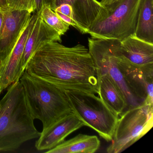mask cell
I'll return each instance as SVG.
<instances>
[{
	"instance_id": "cell-2",
	"label": "cell",
	"mask_w": 153,
	"mask_h": 153,
	"mask_svg": "<svg viewBox=\"0 0 153 153\" xmlns=\"http://www.w3.org/2000/svg\"><path fill=\"white\" fill-rule=\"evenodd\" d=\"M20 80L0 101V151H13L41 135L34 125Z\"/></svg>"
},
{
	"instance_id": "cell-19",
	"label": "cell",
	"mask_w": 153,
	"mask_h": 153,
	"mask_svg": "<svg viewBox=\"0 0 153 153\" xmlns=\"http://www.w3.org/2000/svg\"><path fill=\"white\" fill-rule=\"evenodd\" d=\"M9 10H22L33 14L36 11L35 0H7Z\"/></svg>"
},
{
	"instance_id": "cell-12",
	"label": "cell",
	"mask_w": 153,
	"mask_h": 153,
	"mask_svg": "<svg viewBox=\"0 0 153 153\" xmlns=\"http://www.w3.org/2000/svg\"><path fill=\"white\" fill-rule=\"evenodd\" d=\"M120 52L123 59L132 66L153 69V43L139 39L134 35L120 42Z\"/></svg>"
},
{
	"instance_id": "cell-16",
	"label": "cell",
	"mask_w": 153,
	"mask_h": 153,
	"mask_svg": "<svg viewBox=\"0 0 153 153\" xmlns=\"http://www.w3.org/2000/svg\"><path fill=\"white\" fill-rule=\"evenodd\" d=\"M100 146V141L96 136L79 134L74 137L47 150L49 153H94Z\"/></svg>"
},
{
	"instance_id": "cell-3",
	"label": "cell",
	"mask_w": 153,
	"mask_h": 153,
	"mask_svg": "<svg viewBox=\"0 0 153 153\" xmlns=\"http://www.w3.org/2000/svg\"><path fill=\"white\" fill-rule=\"evenodd\" d=\"M19 80L32 116L41 121L43 130L72 112L64 90L26 71Z\"/></svg>"
},
{
	"instance_id": "cell-13",
	"label": "cell",
	"mask_w": 153,
	"mask_h": 153,
	"mask_svg": "<svg viewBox=\"0 0 153 153\" xmlns=\"http://www.w3.org/2000/svg\"><path fill=\"white\" fill-rule=\"evenodd\" d=\"M61 36L38 16L27 39L22 59V67L25 71L30 59L44 45L50 42H62Z\"/></svg>"
},
{
	"instance_id": "cell-22",
	"label": "cell",
	"mask_w": 153,
	"mask_h": 153,
	"mask_svg": "<svg viewBox=\"0 0 153 153\" xmlns=\"http://www.w3.org/2000/svg\"><path fill=\"white\" fill-rule=\"evenodd\" d=\"M9 10L7 0H0V11H5Z\"/></svg>"
},
{
	"instance_id": "cell-5",
	"label": "cell",
	"mask_w": 153,
	"mask_h": 153,
	"mask_svg": "<svg viewBox=\"0 0 153 153\" xmlns=\"http://www.w3.org/2000/svg\"><path fill=\"white\" fill-rule=\"evenodd\" d=\"M140 0H117L105 6V13L88 29L94 39L122 41L134 35Z\"/></svg>"
},
{
	"instance_id": "cell-20",
	"label": "cell",
	"mask_w": 153,
	"mask_h": 153,
	"mask_svg": "<svg viewBox=\"0 0 153 153\" xmlns=\"http://www.w3.org/2000/svg\"><path fill=\"white\" fill-rule=\"evenodd\" d=\"M55 0H35V1L36 11L38 15L41 13L44 7H50L53 10L55 9Z\"/></svg>"
},
{
	"instance_id": "cell-6",
	"label": "cell",
	"mask_w": 153,
	"mask_h": 153,
	"mask_svg": "<svg viewBox=\"0 0 153 153\" xmlns=\"http://www.w3.org/2000/svg\"><path fill=\"white\" fill-rule=\"evenodd\" d=\"M120 45V41L117 39L88 38V50L96 70L97 76L106 75L114 80L123 94L128 109L143 102L131 92L118 66Z\"/></svg>"
},
{
	"instance_id": "cell-9",
	"label": "cell",
	"mask_w": 153,
	"mask_h": 153,
	"mask_svg": "<svg viewBox=\"0 0 153 153\" xmlns=\"http://www.w3.org/2000/svg\"><path fill=\"white\" fill-rule=\"evenodd\" d=\"M33 14L9 57L0 66V94L19 80L25 72L22 67V57L27 41L39 16L36 12Z\"/></svg>"
},
{
	"instance_id": "cell-8",
	"label": "cell",
	"mask_w": 153,
	"mask_h": 153,
	"mask_svg": "<svg viewBox=\"0 0 153 153\" xmlns=\"http://www.w3.org/2000/svg\"><path fill=\"white\" fill-rule=\"evenodd\" d=\"M32 14L22 10L9 9L4 11V23L0 34V66L9 57Z\"/></svg>"
},
{
	"instance_id": "cell-17",
	"label": "cell",
	"mask_w": 153,
	"mask_h": 153,
	"mask_svg": "<svg viewBox=\"0 0 153 153\" xmlns=\"http://www.w3.org/2000/svg\"><path fill=\"white\" fill-rule=\"evenodd\" d=\"M134 35L153 43V0H140Z\"/></svg>"
},
{
	"instance_id": "cell-1",
	"label": "cell",
	"mask_w": 153,
	"mask_h": 153,
	"mask_svg": "<svg viewBox=\"0 0 153 153\" xmlns=\"http://www.w3.org/2000/svg\"><path fill=\"white\" fill-rule=\"evenodd\" d=\"M25 71L62 90L99 93L94 62L81 44L69 47L59 42L47 43L32 56Z\"/></svg>"
},
{
	"instance_id": "cell-15",
	"label": "cell",
	"mask_w": 153,
	"mask_h": 153,
	"mask_svg": "<svg viewBox=\"0 0 153 153\" xmlns=\"http://www.w3.org/2000/svg\"><path fill=\"white\" fill-rule=\"evenodd\" d=\"M99 97L118 116L127 110V105L123 94L116 83L106 75L97 76Z\"/></svg>"
},
{
	"instance_id": "cell-23",
	"label": "cell",
	"mask_w": 153,
	"mask_h": 153,
	"mask_svg": "<svg viewBox=\"0 0 153 153\" xmlns=\"http://www.w3.org/2000/svg\"><path fill=\"white\" fill-rule=\"evenodd\" d=\"M4 11H0V34L2 30L4 23Z\"/></svg>"
},
{
	"instance_id": "cell-7",
	"label": "cell",
	"mask_w": 153,
	"mask_h": 153,
	"mask_svg": "<svg viewBox=\"0 0 153 153\" xmlns=\"http://www.w3.org/2000/svg\"><path fill=\"white\" fill-rule=\"evenodd\" d=\"M118 119L108 153H120L132 146L153 127V106L145 102L124 111Z\"/></svg>"
},
{
	"instance_id": "cell-18",
	"label": "cell",
	"mask_w": 153,
	"mask_h": 153,
	"mask_svg": "<svg viewBox=\"0 0 153 153\" xmlns=\"http://www.w3.org/2000/svg\"><path fill=\"white\" fill-rule=\"evenodd\" d=\"M39 16L46 24L57 31L61 36L64 35L69 29L70 25L65 23L54 10L49 7H44Z\"/></svg>"
},
{
	"instance_id": "cell-14",
	"label": "cell",
	"mask_w": 153,
	"mask_h": 153,
	"mask_svg": "<svg viewBox=\"0 0 153 153\" xmlns=\"http://www.w3.org/2000/svg\"><path fill=\"white\" fill-rule=\"evenodd\" d=\"M70 5L74 19L83 28L88 27L105 12L106 8L97 0H55V8L62 4Z\"/></svg>"
},
{
	"instance_id": "cell-10",
	"label": "cell",
	"mask_w": 153,
	"mask_h": 153,
	"mask_svg": "<svg viewBox=\"0 0 153 153\" xmlns=\"http://www.w3.org/2000/svg\"><path fill=\"white\" fill-rule=\"evenodd\" d=\"M117 63L131 92L139 99L153 106V69H143L127 62L120 52Z\"/></svg>"
},
{
	"instance_id": "cell-24",
	"label": "cell",
	"mask_w": 153,
	"mask_h": 153,
	"mask_svg": "<svg viewBox=\"0 0 153 153\" xmlns=\"http://www.w3.org/2000/svg\"><path fill=\"white\" fill-rule=\"evenodd\" d=\"M117 0H101L100 1V3L102 5L105 7V6H107V5H110L112 3L116 1Z\"/></svg>"
},
{
	"instance_id": "cell-11",
	"label": "cell",
	"mask_w": 153,
	"mask_h": 153,
	"mask_svg": "<svg viewBox=\"0 0 153 153\" xmlns=\"http://www.w3.org/2000/svg\"><path fill=\"white\" fill-rule=\"evenodd\" d=\"M84 123L71 112L42 130L35 146L39 151L49 150L65 140L68 136L85 126Z\"/></svg>"
},
{
	"instance_id": "cell-25",
	"label": "cell",
	"mask_w": 153,
	"mask_h": 153,
	"mask_svg": "<svg viewBox=\"0 0 153 153\" xmlns=\"http://www.w3.org/2000/svg\"><path fill=\"white\" fill-rule=\"evenodd\" d=\"M100 1H101V0H100Z\"/></svg>"
},
{
	"instance_id": "cell-21",
	"label": "cell",
	"mask_w": 153,
	"mask_h": 153,
	"mask_svg": "<svg viewBox=\"0 0 153 153\" xmlns=\"http://www.w3.org/2000/svg\"><path fill=\"white\" fill-rule=\"evenodd\" d=\"M55 12H59L64 16L74 18L73 10L70 5L68 4H62L57 7L54 10Z\"/></svg>"
},
{
	"instance_id": "cell-4",
	"label": "cell",
	"mask_w": 153,
	"mask_h": 153,
	"mask_svg": "<svg viewBox=\"0 0 153 153\" xmlns=\"http://www.w3.org/2000/svg\"><path fill=\"white\" fill-rule=\"evenodd\" d=\"M64 91L72 112L85 126L93 129L106 141H111L119 116L95 94L76 90Z\"/></svg>"
}]
</instances>
